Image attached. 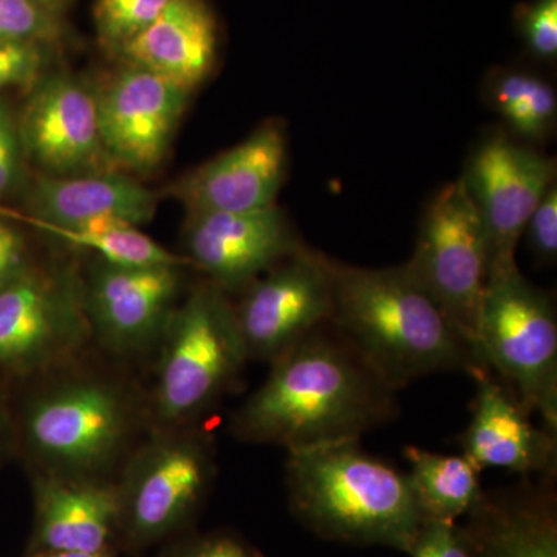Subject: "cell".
<instances>
[{"mask_svg": "<svg viewBox=\"0 0 557 557\" xmlns=\"http://www.w3.org/2000/svg\"><path fill=\"white\" fill-rule=\"evenodd\" d=\"M57 239L97 252L98 258L109 265L124 269H145L159 265H188L189 259L180 258L168 251L156 240L143 234L138 226L119 225L98 231H73L38 226Z\"/></svg>", "mask_w": 557, "mask_h": 557, "instance_id": "obj_24", "label": "cell"}, {"mask_svg": "<svg viewBox=\"0 0 557 557\" xmlns=\"http://www.w3.org/2000/svg\"><path fill=\"white\" fill-rule=\"evenodd\" d=\"M461 180L485 230L487 274L518 265L516 249L528 220L556 183L555 160L505 135H494L472 153Z\"/></svg>", "mask_w": 557, "mask_h": 557, "instance_id": "obj_10", "label": "cell"}, {"mask_svg": "<svg viewBox=\"0 0 557 557\" xmlns=\"http://www.w3.org/2000/svg\"><path fill=\"white\" fill-rule=\"evenodd\" d=\"M214 474L209 440L201 434H166L131 461L119 487L121 511L138 537L166 533L200 500Z\"/></svg>", "mask_w": 557, "mask_h": 557, "instance_id": "obj_12", "label": "cell"}, {"mask_svg": "<svg viewBox=\"0 0 557 557\" xmlns=\"http://www.w3.org/2000/svg\"><path fill=\"white\" fill-rule=\"evenodd\" d=\"M32 207L27 222L35 226L98 231L149 223L159 207V196L115 171L75 177L44 175L33 189Z\"/></svg>", "mask_w": 557, "mask_h": 557, "instance_id": "obj_17", "label": "cell"}, {"mask_svg": "<svg viewBox=\"0 0 557 557\" xmlns=\"http://www.w3.org/2000/svg\"><path fill=\"white\" fill-rule=\"evenodd\" d=\"M22 149L46 175L113 171L102 146L97 91L72 75L39 81L20 127Z\"/></svg>", "mask_w": 557, "mask_h": 557, "instance_id": "obj_13", "label": "cell"}, {"mask_svg": "<svg viewBox=\"0 0 557 557\" xmlns=\"http://www.w3.org/2000/svg\"><path fill=\"white\" fill-rule=\"evenodd\" d=\"M405 456L409 461L406 478L423 520L456 523L485 497L482 471L463 454L446 456L409 446Z\"/></svg>", "mask_w": 557, "mask_h": 557, "instance_id": "obj_22", "label": "cell"}, {"mask_svg": "<svg viewBox=\"0 0 557 557\" xmlns=\"http://www.w3.org/2000/svg\"><path fill=\"white\" fill-rule=\"evenodd\" d=\"M90 336L84 278L69 267H27L0 289V368H51Z\"/></svg>", "mask_w": 557, "mask_h": 557, "instance_id": "obj_8", "label": "cell"}, {"mask_svg": "<svg viewBox=\"0 0 557 557\" xmlns=\"http://www.w3.org/2000/svg\"><path fill=\"white\" fill-rule=\"evenodd\" d=\"M36 511L50 552L102 553L121 515L119 487L47 472L36 482Z\"/></svg>", "mask_w": 557, "mask_h": 557, "instance_id": "obj_20", "label": "cell"}, {"mask_svg": "<svg viewBox=\"0 0 557 557\" xmlns=\"http://www.w3.org/2000/svg\"><path fill=\"white\" fill-rule=\"evenodd\" d=\"M177 557H251L244 545L231 537H215L201 542Z\"/></svg>", "mask_w": 557, "mask_h": 557, "instance_id": "obj_33", "label": "cell"}, {"mask_svg": "<svg viewBox=\"0 0 557 557\" xmlns=\"http://www.w3.org/2000/svg\"><path fill=\"white\" fill-rule=\"evenodd\" d=\"M474 410L461 448L472 463L519 474L555 472L556 434L530 420V412L490 373L475 379Z\"/></svg>", "mask_w": 557, "mask_h": 557, "instance_id": "obj_18", "label": "cell"}, {"mask_svg": "<svg viewBox=\"0 0 557 557\" xmlns=\"http://www.w3.org/2000/svg\"><path fill=\"white\" fill-rule=\"evenodd\" d=\"M161 338L153 412L164 426L186 423L214 405L248 359L236 309L211 281L175 307Z\"/></svg>", "mask_w": 557, "mask_h": 557, "instance_id": "obj_4", "label": "cell"}, {"mask_svg": "<svg viewBox=\"0 0 557 557\" xmlns=\"http://www.w3.org/2000/svg\"><path fill=\"white\" fill-rule=\"evenodd\" d=\"M405 265L479 357V317L490 255L482 219L463 180L440 189L429 203L416 251Z\"/></svg>", "mask_w": 557, "mask_h": 557, "instance_id": "obj_7", "label": "cell"}, {"mask_svg": "<svg viewBox=\"0 0 557 557\" xmlns=\"http://www.w3.org/2000/svg\"><path fill=\"white\" fill-rule=\"evenodd\" d=\"M234 309L248 359L274 362L332 318V260L299 248L249 284Z\"/></svg>", "mask_w": 557, "mask_h": 557, "instance_id": "obj_9", "label": "cell"}, {"mask_svg": "<svg viewBox=\"0 0 557 557\" xmlns=\"http://www.w3.org/2000/svg\"><path fill=\"white\" fill-rule=\"evenodd\" d=\"M479 357L504 376L528 412L557 434V319L548 293L519 267L487 274L478 327Z\"/></svg>", "mask_w": 557, "mask_h": 557, "instance_id": "obj_5", "label": "cell"}, {"mask_svg": "<svg viewBox=\"0 0 557 557\" xmlns=\"http://www.w3.org/2000/svg\"><path fill=\"white\" fill-rule=\"evenodd\" d=\"M218 47V21L207 0H171L145 32L116 51L127 65L193 90L211 75Z\"/></svg>", "mask_w": 557, "mask_h": 557, "instance_id": "obj_19", "label": "cell"}, {"mask_svg": "<svg viewBox=\"0 0 557 557\" xmlns=\"http://www.w3.org/2000/svg\"><path fill=\"white\" fill-rule=\"evenodd\" d=\"M60 35L57 16L36 0H0V42H47Z\"/></svg>", "mask_w": 557, "mask_h": 557, "instance_id": "obj_26", "label": "cell"}, {"mask_svg": "<svg viewBox=\"0 0 557 557\" xmlns=\"http://www.w3.org/2000/svg\"><path fill=\"white\" fill-rule=\"evenodd\" d=\"M287 132L265 121L239 145L180 178L171 188L189 214L274 207L287 174Z\"/></svg>", "mask_w": 557, "mask_h": 557, "instance_id": "obj_15", "label": "cell"}, {"mask_svg": "<svg viewBox=\"0 0 557 557\" xmlns=\"http://www.w3.org/2000/svg\"><path fill=\"white\" fill-rule=\"evenodd\" d=\"M271 364L269 379L233 420L248 442L289 449L361 438L397 409L395 388L339 332L318 329Z\"/></svg>", "mask_w": 557, "mask_h": 557, "instance_id": "obj_1", "label": "cell"}, {"mask_svg": "<svg viewBox=\"0 0 557 557\" xmlns=\"http://www.w3.org/2000/svg\"><path fill=\"white\" fill-rule=\"evenodd\" d=\"M42 46L28 40L0 42V90L39 83L47 62Z\"/></svg>", "mask_w": 557, "mask_h": 557, "instance_id": "obj_28", "label": "cell"}, {"mask_svg": "<svg viewBox=\"0 0 557 557\" xmlns=\"http://www.w3.org/2000/svg\"><path fill=\"white\" fill-rule=\"evenodd\" d=\"M0 215H9V218H17V219H25L21 218V215L14 214V212H11L10 209L0 207Z\"/></svg>", "mask_w": 557, "mask_h": 557, "instance_id": "obj_36", "label": "cell"}, {"mask_svg": "<svg viewBox=\"0 0 557 557\" xmlns=\"http://www.w3.org/2000/svg\"><path fill=\"white\" fill-rule=\"evenodd\" d=\"M44 557H106L102 553H86V552H50L49 555Z\"/></svg>", "mask_w": 557, "mask_h": 557, "instance_id": "obj_35", "label": "cell"}, {"mask_svg": "<svg viewBox=\"0 0 557 557\" xmlns=\"http://www.w3.org/2000/svg\"><path fill=\"white\" fill-rule=\"evenodd\" d=\"M182 284L178 265L124 269L100 260L84 281L91 332L119 354L143 350L163 335Z\"/></svg>", "mask_w": 557, "mask_h": 557, "instance_id": "obj_14", "label": "cell"}, {"mask_svg": "<svg viewBox=\"0 0 557 557\" xmlns=\"http://www.w3.org/2000/svg\"><path fill=\"white\" fill-rule=\"evenodd\" d=\"M42 9L49 11L53 16H58L72 0H36Z\"/></svg>", "mask_w": 557, "mask_h": 557, "instance_id": "obj_34", "label": "cell"}, {"mask_svg": "<svg viewBox=\"0 0 557 557\" xmlns=\"http://www.w3.org/2000/svg\"><path fill=\"white\" fill-rule=\"evenodd\" d=\"M190 263L218 287H248L300 247L281 209L189 214L185 230Z\"/></svg>", "mask_w": 557, "mask_h": 557, "instance_id": "obj_16", "label": "cell"}, {"mask_svg": "<svg viewBox=\"0 0 557 557\" xmlns=\"http://www.w3.org/2000/svg\"><path fill=\"white\" fill-rule=\"evenodd\" d=\"M408 553L410 557H472L465 531L438 520H423Z\"/></svg>", "mask_w": 557, "mask_h": 557, "instance_id": "obj_29", "label": "cell"}, {"mask_svg": "<svg viewBox=\"0 0 557 557\" xmlns=\"http://www.w3.org/2000/svg\"><path fill=\"white\" fill-rule=\"evenodd\" d=\"M467 534L472 557H557V522L539 494L483 497Z\"/></svg>", "mask_w": 557, "mask_h": 557, "instance_id": "obj_21", "label": "cell"}, {"mask_svg": "<svg viewBox=\"0 0 557 557\" xmlns=\"http://www.w3.org/2000/svg\"><path fill=\"white\" fill-rule=\"evenodd\" d=\"M22 143L20 127L9 108L0 101V196L9 193L21 175Z\"/></svg>", "mask_w": 557, "mask_h": 557, "instance_id": "obj_31", "label": "cell"}, {"mask_svg": "<svg viewBox=\"0 0 557 557\" xmlns=\"http://www.w3.org/2000/svg\"><path fill=\"white\" fill-rule=\"evenodd\" d=\"M528 244L537 259L553 262L557 256V186L553 183L545 196L539 201L530 220L525 233Z\"/></svg>", "mask_w": 557, "mask_h": 557, "instance_id": "obj_30", "label": "cell"}, {"mask_svg": "<svg viewBox=\"0 0 557 557\" xmlns=\"http://www.w3.org/2000/svg\"><path fill=\"white\" fill-rule=\"evenodd\" d=\"M189 94L182 84L134 65L97 91L102 146L113 168L150 172L160 166Z\"/></svg>", "mask_w": 557, "mask_h": 557, "instance_id": "obj_11", "label": "cell"}, {"mask_svg": "<svg viewBox=\"0 0 557 557\" xmlns=\"http://www.w3.org/2000/svg\"><path fill=\"white\" fill-rule=\"evenodd\" d=\"M515 24L528 53L536 60L557 57V0H530L515 10Z\"/></svg>", "mask_w": 557, "mask_h": 557, "instance_id": "obj_27", "label": "cell"}, {"mask_svg": "<svg viewBox=\"0 0 557 557\" xmlns=\"http://www.w3.org/2000/svg\"><path fill=\"white\" fill-rule=\"evenodd\" d=\"M287 450L289 498L314 533L408 553L423 516L406 474L366 453L359 438Z\"/></svg>", "mask_w": 557, "mask_h": 557, "instance_id": "obj_3", "label": "cell"}, {"mask_svg": "<svg viewBox=\"0 0 557 557\" xmlns=\"http://www.w3.org/2000/svg\"><path fill=\"white\" fill-rule=\"evenodd\" d=\"M330 322L397 391L438 372L490 373L408 267L362 269L332 260Z\"/></svg>", "mask_w": 557, "mask_h": 557, "instance_id": "obj_2", "label": "cell"}, {"mask_svg": "<svg viewBox=\"0 0 557 557\" xmlns=\"http://www.w3.org/2000/svg\"><path fill=\"white\" fill-rule=\"evenodd\" d=\"M171 0H97L95 27L101 42L119 50L152 24Z\"/></svg>", "mask_w": 557, "mask_h": 557, "instance_id": "obj_25", "label": "cell"}, {"mask_svg": "<svg viewBox=\"0 0 557 557\" xmlns=\"http://www.w3.org/2000/svg\"><path fill=\"white\" fill-rule=\"evenodd\" d=\"M134 429L126 395L102 380L57 384L32 403L25 435L53 474L91 479L120 457Z\"/></svg>", "mask_w": 557, "mask_h": 557, "instance_id": "obj_6", "label": "cell"}, {"mask_svg": "<svg viewBox=\"0 0 557 557\" xmlns=\"http://www.w3.org/2000/svg\"><path fill=\"white\" fill-rule=\"evenodd\" d=\"M487 101L519 137L542 141L556 123L557 97L552 84L533 73L498 70L487 81Z\"/></svg>", "mask_w": 557, "mask_h": 557, "instance_id": "obj_23", "label": "cell"}, {"mask_svg": "<svg viewBox=\"0 0 557 557\" xmlns=\"http://www.w3.org/2000/svg\"><path fill=\"white\" fill-rule=\"evenodd\" d=\"M25 269L24 240L11 226L0 222V289Z\"/></svg>", "mask_w": 557, "mask_h": 557, "instance_id": "obj_32", "label": "cell"}]
</instances>
